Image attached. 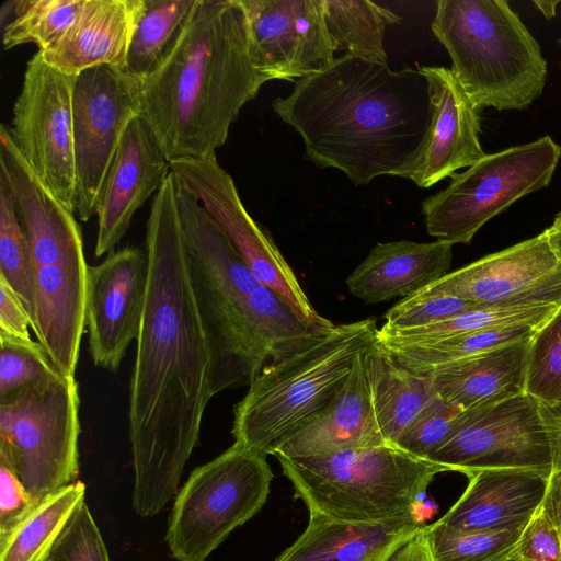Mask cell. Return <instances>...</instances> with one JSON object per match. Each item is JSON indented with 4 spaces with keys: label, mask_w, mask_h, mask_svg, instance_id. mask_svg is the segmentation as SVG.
Returning a JSON list of instances; mask_svg holds the SVG:
<instances>
[{
    "label": "cell",
    "mask_w": 561,
    "mask_h": 561,
    "mask_svg": "<svg viewBox=\"0 0 561 561\" xmlns=\"http://www.w3.org/2000/svg\"><path fill=\"white\" fill-rule=\"evenodd\" d=\"M57 371L39 342L0 333V403Z\"/></svg>",
    "instance_id": "obj_37"
},
{
    "label": "cell",
    "mask_w": 561,
    "mask_h": 561,
    "mask_svg": "<svg viewBox=\"0 0 561 561\" xmlns=\"http://www.w3.org/2000/svg\"><path fill=\"white\" fill-rule=\"evenodd\" d=\"M377 332L374 319L334 324L272 359L233 408L234 444L274 456L333 401Z\"/></svg>",
    "instance_id": "obj_6"
},
{
    "label": "cell",
    "mask_w": 561,
    "mask_h": 561,
    "mask_svg": "<svg viewBox=\"0 0 561 561\" xmlns=\"http://www.w3.org/2000/svg\"><path fill=\"white\" fill-rule=\"evenodd\" d=\"M272 107L299 134L309 160L355 185L382 175L410 179L432 118L419 68L392 70L348 54L296 80Z\"/></svg>",
    "instance_id": "obj_2"
},
{
    "label": "cell",
    "mask_w": 561,
    "mask_h": 561,
    "mask_svg": "<svg viewBox=\"0 0 561 561\" xmlns=\"http://www.w3.org/2000/svg\"><path fill=\"white\" fill-rule=\"evenodd\" d=\"M84 496L85 485L77 480L38 503L19 525L0 535V561H44Z\"/></svg>",
    "instance_id": "obj_28"
},
{
    "label": "cell",
    "mask_w": 561,
    "mask_h": 561,
    "mask_svg": "<svg viewBox=\"0 0 561 561\" xmlns=\"http://www.w3.org/2000/svg\"><path fill=\"white\" fill-rule=\"evenodd\" d=\"M508 559L561 561V538L541 506L524 526Z\"/></svg>",
    "instance_id": "obj_41"
},
{
    "label": "cell",
    "mask_w": 561,
    "mask_h": 561,
    "mask_svg": "<svg viewBox=\"0 0 561 561\" xmlns=\"http://www.w3.org/2000/svg\"><path fill=\"white\" fill-rule=\"evenodd\" d=\"M273 473L266 456L233 444L195 468L176 493L165 540L178 561H205L266 502Z\"/></svg>",
    "instance_id": "obj_10"
},
{
    "label": "cell",
    "mask_w": 561,
    "mask_h": 561,
    "mask_svg": "<svg viewBox=\"0 0 561 561\" xmlns=\"http://www.w3.org/2000/svg\"><path fill=\"white\" fill-rule=\"evenodd\" d=\"M176 205L210 348L214 396L249 387L272 359L334 325L304 321L262 284L178 179Z\"/></svg>",
    "instance_id": "obj_4"
},
{
    "label": "cell",
    "mask_w": 561,
    "mask_h": 561,
    "mask_svg": "<svg viewBox=\"0 0 561 561\" xmlns=\"http://www.w3.org/2000/svg\"><path fill=\"white\" fill-rule=\"evenodd\" d=\"M551 247L561 261V229H553L551 227L546 229Z\"/></svg>",
    "instance_id": "obj_47"
},
{
    "label": "cell",
    "mask_w": 561,
    "mask_h": 561,
    "mask_svg": "<svg viewBox=\"0 0 561 561\" xmlns=\"http://www.w3.org/2000/svg\"><path fill=\"white\" fill-rule=\"evenodd\" d=\"M44 561H110L105 542L85 501L75 511Z\"/></svg>",
    "instance_id": "obj_39"
},
{
    "label": "cell",
    "mask_w": 561,
    "mask_h": 561,
    "mask_svg": "<svg viewBox=\"0 0 561 561\" xmlns=\"http://www.w3.org/2000/svg\"><path fill=\"white\" fill-rule=\"evenodd\" d=\"M79 410L78 382L61 371L0 403V462L35 504L77 481Z\"/></svg>",
    "instance_id": "obj_9"
},
{
    "label": "cell",
    "mask_w": 561,
    "mask_h": 561,
    "mask_svg": "<svg viewBox=\"0 0 561 561\" xmlns=\"http://www.w3.org/2000/svg\"><path fill=\"white\" fill-rule=\"evenodd\" d=\"M196 0H144L122 68L136 78L147 77L170 48Z\"/></svg>",
    "instance_id": "obj_32"
},
{
    "label": "cell",
    "mask_w": 561,
    "mask_h": 561,
    "mask_svg": "<svg viewBox=\"0 0 561 561\" xmlns=\"http://www.w3.org/2000/svg\"><path fill=\"white\" fill-rule=\"evenodd\" d=\"M561 158L550 136L485 154L422 203L427 232L450 244H469L484 224L519 198L547 187Z\"/></svg>",
    "instance_id": "obj_11"
},
{
    "label": "cell",
    "mask_w": 561,
    "mask_h": 561,
    "mask_svg": "<svg viewBox=\"0 0 561 561\" xmlns=\"http://www.w3.org/2000/svg\"><path fill=\"white\" fill-rule=\"evenodd\" d=\"M523 528L462 530L439 520L425 526L434 561H505Z\"/></svg>",
    "instance_id": "obj_35"
},
{
    "label": "cell",
    "mask_w": 561,
    "mask_h": 561,
    "mask_svg": "<svg viewBox=\"0 0 561 561\" xmlns=\"http://www.w3.org/2000/svg\"><path fill=\"white\" fill-rule=\"evenodd\" d=\"M432 31L480 111L524 110L543 92L547 61L505 0H439Z\"/></svg>",
    "instance_id": "obj_7"
},
{
    "label": "cell",
    "mask_w": 561,
    "mask_h": 561,
    "mask_svg": "<svg viewBox=\"0 0 561 561\" xmlns=\"http://www.w3.org/2000/svg\"><path fill=\"white\" fill-rule=\"evenodd\" d=\"M256 67L271 80L295 82L335 60L321 0H240Z\"/></svg>",
    "instance_id": "obj_17"
},
{
    "label": "cell",
    "mask_w": 561,
    "mask_h": 561,
    "mask_svg": "<svg viewBox=\"0 0 561 561\" xmlns=\"http://www.w3.org/2000/svg\"><path fill=\"white\" fill-rule=\"evenodd\" d=\"M505 561H515V560H512V559H507V560H505Z\"/></svg>",
    "instance_id": "obj_50"
},
{
    "label": "cell",
    "mask_w": 561,
    "mask_h": 561,
    "mask_svg": "<svg viewBox=\"0 0 561 561\" xmlns=\"http://www.w3.org/2000/svg\"><path fill=\"white\" fill-rule=\"evenodd\" d=\"M0 173L13 193L33 262V331L55 366L75 376L85 329L88 267L81 229L0 128Z\"/></svg>",
    "instance_id": "obj_5"
},
{
    "label": "cell",
    "mask_w": 561,
    "mask_h": 561,
    "mask_svg": "<svg viewBox=\"0 0 561 561\" xmlns=\"http://www.w3.org/2000/svg\"><path fill=\"white\" fill-rule=\"evenodd\" d=\"M379 561H434L425 525L422 524L398 539Z\"/></svg>",
    "instance_id": "obj_44"
},
{
    "label": "cell",
    "mask_w": 561,
    "mask_h": 561,
    "mask_svg": "<svg viewBox=\"0 0 561 561\" xmlns=\"http://www.w3.org/2000/svg\"><path fill=\"white\" fill-rule=\"evenodd\" d=\"M453 244L436 240L378 243L346 278L353 296L366 304L408 297L448 274Z\"/></svg>",
    "instance_id": "obj_24"
},
{
    "label": "cell",
    "mask_w": 561,
    "mask_h": 561,
    "mask_svg": "<svg viewBox=\"0 0 561 561\" xmlns=\"http://www.w3.org/2000/svg\"><path fill=\"white\" fill-rule=\"evenodd\" d=\"M335 51L387 65L385 32L401 16L368 0H321Z\"/></svg>",
    "instance_id": "obj_29"
},
{
    "label": "cell",
    "mask_w": 561,
    "mask_h": 561,
    "mask_svg": "<svg viewBox=\"0 0 561 561\" xmlns=\"http://www.w3.org/2000/svg\"><path fill=\"white\" fill-rule=\"evenodd\" d=\"M148 282L145 249L113 251L88 267L85 329L93 364L116 371L141 325Z\"/></svg>",
    "instance_id": "obj_18"
},
{
    "label": "cell",
    "mask_w": 561,
    "mask_h": 561,
    "mask_svg": "<svg viewBox=\"0 0 561 561\" xmlns=\"http://www.w3.org/2000/svg\"><path fill=\"white\" fill-rule=\"evenodd\" d=\"M480 307L467 300L423 289L402 298L385 314V331H400L437 323ZM483 307V306H482Z\"/></svg>",
    "instance_id": "obj_38"
},
{
    "label": "cell",
    "mask_w": 561,
    "mask_h": 561,
    "mask_svg": "<svg viewBox=\"0 0 561 561\" xmlns=\"http://www.w3.org/2000/svg\"><path fill=\"white\" fill-rule=\"evenodd\" d=\"M270 80L254 62L241 1L196 0L170 48L140 80V117L170 162L206 158Z\"/></svg>",
    "instance_id": "obj_3"
},
{
    "label": "cell",
    "mask_w": 561,
    "mask_h": 561,
    "mask_svg": "<svg viewBox=\"0 0 561 561\" xmlns=\"http://www.w3.org/2000/svg\"><path fill=\"white\" fill-rule=\"evenodd\" d=\"M428 82L432 118L410 179L428 188L469 168L483 158L480 110L473 104L450 69L419 67Z\"/></svg>",
    "instance_id": "obj_20"
},
{
    "label": "cell",
    "mask_w": 561,
    "mask_h": 561,
    "mask_svg": "<svg viewBox=\"0 0 561 561\" xmlns=\"http://www.w3.org/2000/svg\"><path fill=\"white\" fill-rule=\"evenodd\" d=\"M551 472L528 468L483 469L438 520L462 529L524 527L541 506Z\"/></svg>",
    "instance_id": "obj_22"
},
{
    "label": "cell",
    "mask_w": 561,
    "mask_h": 561,
    "mask_svg": "<svg viewBox=\"0 0 561 561\" xmlns=\"http://www.w3.org/2000/svg\"><path fill=\"white\" fill-rule=\"evenodd\" d=\"M427 459L467 477L495 468L552 472L538 402L527 392L461 411L448 436Z\"/></svg>",
    "instance_id": "obj_15"
},
{
    "label": "cell",
    "mask_w": 561,
    "mask_h": 561,
    "mask_svg": "<svg viewBox=\"0 0 561 561\" xmlns=\"http://www.w3.org/2000/svg\"><path fill=\"white\" fill-rule=\"evenodd\" d=\"M461 411L436 394L394 445L414 456L427 459L448 436Z\"/></svg>",
    "instance_id": "obj_40"
},
{
    "label": "cell",
    "mask_w": 561,
    "mask_h": 561,
    "mask_svg": "<svg viewBox=\"0 0 561 561\" xmlns=\"http://www.w3.org/2000/svg\"><path fill=\"white\" fill-rule=\"evenodd\" d=\"M534 4L547 19H551L556 14V7L559 1H534Z\"/></svg>",
    "instance_id": "obj_48"
},
{
    "label": "cell",
    "mask_w": 561,
    "mask_h": 561,
    "mask_svg": "<svg viewBox=\"0 0 561 561\" xmlns=\"http://www.w3.org/2000/svg\"><path fill=\"white\" fill-rule=\"evenodd\" d=\"M140 116V80L122 68L100 66L76 78L72 127L76 162L75 211L95 215L107 172L129 124Z\"/></svg>",
    "instance_id": "obj_14"
},
{
    "label": "cell",
    "mask_w": 561,
    "mask_h": 561,
    "mask_svg": "<svg viewBox=\"0 0 561 561\" xmlns=\"http://www.w3.org/2000/svg\"><path fill=\"white\" fill-rule=\"evenodd\" d=\"M374 342L358 354L333 401L286 440L274 454L276 458L310 457L388 444L380 433L374 408Z\"/></svg>",
    "instance_id": "obj_21"
},
{
    "label": "cell",
    "mask_w": 561,
    "mask_h": 561,
    "mask_svg": "<svg viewBox=\"0 0 561 561\" xmlns=\"http://www.w3.org/2000/svg\"><path fill=\"white\" fill-rule=\"evenodd\" d=\"M550 227L553 229H561V211L556 216L554 221Z\"/></svg>",
    "instance_id": "obj_49"
},
{
    "label": "cell",
    "mask_w": 561,
    "mask_h": 561,
    "mask_svg": "<svg viewBox=\"0 0 561 561\" xmlns=\"http://www.w3.org/2000/svg\"><path fill=\"white\" fill-rule=\"evenodd\" d=\"M483 307L561 304V261L547 231L446 274L423 288Z\"/></svg>",
    "instance_id": "obj_16"
},
{
    "label": "cell",
    "mask_w": 561,
    "mask_h": 561,
    "mask_svg": "<svg viewBox=\"0 0 561 561\" xmlns=\"http://www.w3.org/2000/svg\"><path fill=\"white\" fill-rule=\"evenodd\" d=\"M148 282L129 386L128 435L140 517L179 492L214 397L207 334L193 288L171 172L152 197L146 225Z\"/></svg>",
    "instance_id": "obj_1"
},
{
    "label": "cell",
    "mask_w": 561,
    "mask_h": 561,
    "mask_svg": "<svg viewBox=\"0 0 561 561\" xmlns=\"http://www.w3.org/2000/svg\"><path fill=\"white\" fill-rule=\"evenodd\" d=\"M36 505L15 472L0 462V535L19 525Z\"/></svg>",
    "instance_id": "obj_42"
},
{
    "label": "cell",
    "mask_w": 561,
    "mask_h": 561,
    "mask_svg": "<svg viewBox=\"0 0 561 561\" xmlns=\"http://www.w3.org/2000/svg\"><path fill=\"white\" fill-rule=\"evenodd\" d=\"M142 7L144 0H85L65 36L38 51L49 66L70 76L100 66L123 68Z\"/></svg>",
    "instance_id": "obj_23"
},
{
    "label": "cell",
    "mask_w": 561,
    "mask_h": 561,
    "mask_svg": "<svg viewBox=\"0 0 561 561\" xmlns=\"http://www.w3.org/2000/svg\"><path fill=\"white\" fill-rule=\"evenodd\" d=\"M530 339L438 366L434 389L447 403L465 411L526 392Z\"/></svg>",
    "instance_id": "obj_25"
},
{
    "label": "cell",
    "mask_w": 561,
    "mask_h": 561,
    "mask_svg": "<svg viewBox=\"0 0 561 561\" xmlns=\"http://www.w3.org/2000/svg\"><path fill=\"white\" fill-rule=\"evenodd\" d=\"M77 76L49 66L37 51L13 104V141L46 188L70 211L76 203L72 93Z\"/></svg>",
    "instance_id": "obj_12"
},
{
    "label": "cell",
    "mask_w": 561,
    "mask_h": 561,
    "mask_svg": "<svg viewBox=\"0 0 561 561\" xmlns=\"http://www.w3.org/2000/svg\"><path fill=\"white\" fill-rule=\"evenodd\" d=\"M538 408L549 439L552 470L561 469V400L553 404L538 402Z\"/></svg>",
    "instance_id": "obj_45"
},
{
    "label": "cell",
    "mask_w": 561,
    "mask_h": 561,
    "mask_svg": "<svg viewBox=\"0 0 561 561\" xmlns=\"http://www.w3.org/2000/svg\"><path fill=\"white\" fill-rule=\"evenodd\" d=\"M12 4V19L3 27L4 49L32 43L43 51L65 36L85 0H19Z\"/></svg>",
    "instance_id": "obj_33"
},
{
    "label": "cell",
    "mask_w": 561,
    "mask_h": 561,
    "mask_svg": "<svg viewBox=\"0 0 561 561\" xmlns=\"http://www.w3.org/2000/svg\"><path fill=\"white\" fill-rule=\"evenodd\" d=\"M559 305L477 307L430 325L385 331L378 328L377 341L385 345H416L439 342L479 331L516 323H543Z\"/></svg>",
    "instance_id": "obj_30"
},
{
    "label": "cell",
    "mask_w": 561,
    "mask_h": 561,
    "mask_svg": "<svg viewBox=\"0 0 561 561\" xmlns=\"http://www.w3.org/2000/svg\"><path fill=\"white\" fill-rule=\"evenodd\" d=\"M421 525L416 513L386 523L355 524L309 512L304 533L275 561H379L398 539Z\"/></svg>",
    "instance_id": "obj_26"
},
{
    "label": "cell",
    "mask_w": 561,
    "mask_h": 561,
    "mask_svg": "<svg viewBox=\"0 0 561 561\" xmlns=\"http://www.w3.org/2000/svg\"><path fill=\"white\" fill-rule=\"evenodd\" d=\"M30 316L13 288L0 276V333L14 337H30Z\"/></svg>",
    "instance_id": "obj_43"
},
{
    "label": "cell",
    "mask_w": 561,
    "mask_h": 561,
    "mask_svg": "<svg viewBox=\"0 0 561 561\" xmlns=\"http://www.w3.org/2000/svg\"><path fill=\"white\" fill-rule=\"evenodd\" d=\"M371 352L375 414L383 439L394 445L437 393L431 374L401 365L377 337Z\"/></svg>",
    "instance_id": "obj_27"
},
{
    "label": "cell",
    "mask_w": 561,
    "mask_h": 561,
    "mask_svg": "<svg viewBox=\"0 0 561 561\" xmlns=\"http://www.w3.org/2000/svg\"><path fill=\"white\" fill-rule=\"evenodd\" d=\"M541 508L554 525L561 538V469L552 470Z\"/></svg>",
    "instance_id": "obj_46"
},
{
    "label": "cell",
    "mask_w": 561,
    "mask_h": 561,
    "mask_svg": "<svg viewBox=\"0 0 561 561\" xmlns=\"http://www.w3.org/2000/svg\"><path fill=\"white\" fill-rule=\"evenodd\" d=\"M170 167L262 284L304 321L313 324L330 322L316 311L268 232L250 216L233 179L219 164L216 154L171 161Z\"/></svg>",
    "instance_id": "obj_13"
},
{
    "label": "cell",
    "mask_w": 561,
    "mask_h": 561,
    "mask_svg": "<svg viewBox=\"0 0 561 561\" xmlns=\"http://www.w3.org/2000/svg\"><path fill=\"white\" fill-rule=\"evenodd\" d=\"M170 173V161L151 128L136 117L123 136L96 203V257L114 251L136 211L156 195Z\"/></svg>",
    "instance_id": "obj_19"
},
{
    "label": "cell",
    "mask_w": 561,
    "mask_h": 561,
    "mask_svg": "<svg viewBox=\"0 0 561 561\" xmlns=\"http://www.w3.org/2000/svg\"><path fill=\"white\" fill-rule=\"evenodd\" d=\"M541 324H507L427 344L385 345L377 342L401 365L414 371L425 373L445 364L530 339Z\"/></svg>",
    "instance_id": "obj_31"
},
{
    "label": "cell",
    "mask_w": 561,
    "mask_h": 561,
    "mask_svg": "<svg viewBox=\"0 0 561 561\" xmlns=\"http://www.w3.org/2000/svg\"><path fill=\"white\" fill-rule=\"evenodd\" d=\"M277 459L309 512L355 524L415 514L435 476L447 471L393 444Z\"/></svg>",
    "instance_id": "obj_8"
},
{
    "label": "cell",
    "mask_w": 561,
    "mask_h": 561,
    "mask_svg": "<svg viewBox=\"0 0 561 561\" xmlns=\"http://www.w3.org/2000/svg\"><path fill=\"white\" fill-rule=\"evenodd\" d=\"M0 276L9 283L22 300L33 328L35 308L31 248L16 210L13 193L7 179L1 173Z\"/></svg>",
    "instance_id": "obj_34"
},
{
    "label": "cell",
    "mask_w": 561,
    "mask_h": 561,
    "mask_svg": "<svg viewBox=\"0 0 561 561\" xmlns=\"http://www.w3.org/2000/svg\"><path fill=\"white\" fill-rule=\"evenodd\" d=\"M525 390L545 404L561 400V304L530 340Z\"/></svg>",
    "instance_id": "obj_36"
}]
</instances>
